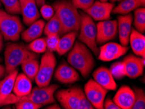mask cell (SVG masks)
<instances>
[{
  "label": "cell",
  "mask_w": 145,
  "mask_h": 109,
  "mask_svg": "<svg viewBox=\"0 0 145 109\" xmlns=\"http://www.w3.org/2000/svg\"><path fill=\"white\" fill-rule=\"evenodd\" d=\"M55 13L63 29V35L70 32H78L80 28L81 15L70 0H61L54 4Z\"/></svg>",
  "instance_id": "1"
},
{
  "label": "cell",
  "mask_w": 145,
  "mask_h": 109,
  "mask_svg": "<svg viewBox=\"0 0 145 109\" xmlns=\"http://www.w3.org/2000/svg\"><path fill=\"white\" fill-rule=\"evenodd\" d=\"M68 62L79 71L83 77L87 78L93 71L95 61L91 52L85 44L76 41L67 57Z\"/></svg>",
  "instance_id": "2"
},
{
  "label": "cell",
  "mask_w": 145,
  "mask_h": 109,
  "mask_svg": "<svg viewBox=\"0 0 145 109\" xmlns=\"http://www.w3.org/2000/svg\"><path fill=\"white\" fill-rule=\"evenodd\" d=\"M58 88L59 86L57 84H52L42 87L37 86L32 89L29 94L22 97H18L16 95L10 93L4 100L1 107L10 104H15L24 100L32 101L35 103L42 104V106L54 103H56L54 94Z\"/></svg>",
  "instance_id": "3"
},
{
  "label": "cell",
  "mask_w": 145,
  "mask_h": 109,
  "mask_svg": "<svg viewBox=\"0 0 145 109\" xmlns=\"http://www.w3.org/2000/svg\"><path fill=\"white\" fill-rule=\"evenodd\" d=\"M5 72L9 73L26 60L37 59L38 55L22 43H9L6 46L5 53Z\"/></svg>",
  "instance_id": "4"
},
{
  "label": "cell",
  "mask_w": 145,
  "mask_h": 109,
  "mask_svg": "<svg viewBox=\"0 0 145 109\" xmlns=\"http://www.w3.org/2000/svg\"><path fill=\"white\" fill-rule=\"evenodd\" d=\"M80 33L79 35V41L85 44L93 52L94 55L98 56L100 52L96 42L97 28L96 24L93 19L86 13H81Z\"/></svg>",
  "instance_id": "5"
},
{
  "label": "cell",
  "mask_w": 145,
  "mask_h": 109,
  "mask_svg": "<svg viewBox=\"0 0 145 109\" xmlns=\"http://www.w3.org/2000/svg\"><path fill=\"white\" fill-rule=\"evenodd\" d=\"M24 29L23 24L18 17L0 9V32L5 41L19 40Z\"/></svg>",
  "instance_id": "6"
},
{
  "label": "cell",
  "mask_w": 145,
  "mask_h": 109,
  "mask_svg": "<svg viewBox=\"0 0 145 109\" xmlns=\"http://www.w3.org/2000/svg\"><path fill=\"white\" fill-rule=\"evenodd\" d=\"M56 63V58L54 52L46 51L42 56L38 73L35 79L37 86L42 87L50 85Z\"/></svg>",
  "instance_id": "7"
},
{
  "label": "cell",
  "mask_w": 145,
  "mask_h": 109,
  "mask_svg": "<svg viewBox=\"0 0 145 109\" xmlns=\"http://www.w3.org/2000/svg\"><path fill=\"white\" fill-rule=\"evenodd\" d=\"M85 94L94 108L103 109L104 103L108 90L102 87L93 79H90L85 85Z\"/></svg>",
  "instance_id": "8"
},
{
  "label": "cell",
  "mask_w": 145,
  "mask_h": 109,
  "mask_svg": "<svg viewBox=\"0 0 145 109\" xmlns=\"http://www.w3.org/2000/svg\"><path fill=\"white\" fill-rule=\"evenodd\" d=\"M81 91L79 87L63 89L56 93V97L63 108L78 109Z\"/></svg>",
  "instance_id": "9"
},
{
  "label": "cell",
  "mask_w": 145,
  "mask_h": 109,
  "mask_svg": "<svg viewBox=\"0 0 145 109\" xmlns=\"http://www.w3.org/2000/svg\"><path fill=\"white\" fill-rule=\"evenodd\" d=\"M96 44H102L113 39L118 33V23L115 20L100 21L96 24Z\"/></svg>",
  "instance_id": "10"
},
{
  "label": "cell",
  "mask_w": 145,
  "mask_h": 109,
  "mask_svg": "<svg viewBox=\"0 0 145 109\" xmlns=\"http://www.w3.org/2000/svg\"><path fill=\"white\" fill-rule=\"evenodd\" d=\"M115 5L113 3L99 0L94 2L93 5L87 9L85 13L89 15L93 20L104 21L111 18V13Z\"/></svg>",
  "instance_id": "11"
},
{
  "label": "cell",
  "mask_w": 145,
  "mask_h": 109,
  "mask_svg": "<svg viewBox=\"0 0 145 109\" xmlns=\"http://www.w3.org/2000/svg\"><path fill=\"white\" fill-rule=\"evenodd\" d=\"M98 59L103 61H110L119 58L129 50L128 46L116 43H108L100 47Z\"/></svg>",
  "instance_id": "12"
},
{
  "label": "cell",
  "mask_w": 145,
  "mask_h": 109,
  "mask_svg": "<svg viewBox=\"0 0 145 109\" xmlns=\"http://www.w3.org/2000/svg\"><path fill=\"white\" fill-rule=\"evenodd\" d=\"M145 57H139L133 55H129L124 59L126 76L129 79H135L143 73Z\"/></svg>",
  "instance_id": "13"
},
{
  "label": "cell",
  "mask_w": 145,
  "mask_h": 109,
  "mask_svg": "<svg viewBox=\"0 0 145 109\" xmlns=\"http://www.w3.org/2000/svg\"><path fill=\"white\" fill-rule=\"evenodd\" d=\"M20 3L23 22L25 25L30 26L40 18V14L38 6L34 0H20Z\"/></svg>",
  "instance_id": "14"
},
{
  "label": "cell",
  "mask_w": 145,
  "mask_h": 109,
  "mask_svg": "<svg viewBox=\"0 0 145 109\" xmlns=\"http://www.w3.org/2000/svg\"><path fill=\"white\" fill-rule=\"evenodd\" d=\"M113 101L120 109H132L135 101L133 90L128 86H122L116 93Z\"/></svg>",
  "instance_id": "15"
},
{
  "label": "cell",
  "mask_w": 145,
  "mask_h": 109,
  "mask_svg": "<svg viewBox=\"0 0 145 109\" xmlns=\"http://www.w3.org/2000/svg\"><path fill=\"white\" fill-rule=\"evenodd\" d=\"M118 31L119 39L122 45L128 46L129 41V36L131 32L133 22V16L130 14L120 15L118 17Z\"/></svg>",
  "instance_id": "16"
},
{
  "label": "cell",
  "mask_w": 145,
  "mask_h": 109,
  "mask_svg": "<svg viewBox=\"0 0 145 109\" xmlns=\"http://www.w3.org/2000/svg\"><path fill=\"white\" fill-rule=\"evenodd\" d=\"M55 78L63 84H69L80 80V75L73 67L66 63H61L55 72Z\"/></svg>",
  "instance_id": "17"
},
{
  "label": "cell",
  "mask_w": 145,
  "mask_h": 109,
  "mask_svg": "<svg viewBox=\"0 0 145 109\" xmlns=\"http://www.w3.org/2000/svg\"><path fill=\"white\" fill-rule=\"evenodd\" d=\"M93 77L94 81L107 90H115L117 88V84L110 71L104 67H101L94 71Z\"/></svg>",
  "instance_id": "18"
},
{
  "label": "cell",
  "mask_w": 145,
  "mask_h": 109,
  "mask_svg": "<svg viewBox=\"0 0 145 109\" xmlns=\"http://www.w3.org/2000/svg\"><path fill=\"white\" fill-rule=\"evenodd\" d=\"M31 81L24 73L18 75L15 79L13 92L18 97H22L27 95L31 92Z\"/></svg>",
  "instance_id": "19"
},
{
  "label": "cell",
  "mask_w": 145,
  "mask_h": 109,
  "mask_svg": "<svg viewBox=\"0 0 145 109\" xmlns=\"http://www.w3.org/2000/svg\"><path fill=\"white\" fill-rule=\"evenodd\" d=\"M129 42L134 54L145 57V37L142 33L135 29H131Z\"/></svg>",
  "instance_id": "20"
},
{
  "label": "cell",
  "mask_w": 145,
  "mask_h": 109,
  "mask_svg": "<svg viewBox=\"0 0 145 109\" xmlns=\"http://www.w3.org/2000/svg\"><path fill=\"white\" fill-rule=\"evenodd\" d=\"M18 73V70L14 69L12 72L8 73L5 79L0 82V107L4 100L12 92Z\"/></svg>",
  "instance_id": "21"
},
{
  "label": "cell",
  "mask_w": 145,
  "mask_h": 109,
  "mask_svg": "<svg viewBox=\"0 0 145 109\" xmlns=\"http://www.w3.org/2000/svg\"><path fill=\"white\" fill-rule=\"evenodd\" d=\"M45 22L42 20H37L29 26V28L22 32V38L26 43H29L41 36L44 31Z\"/></svg>",
  "instance_id": "22"
},
{
  "label": "cell",
  "mask_w": 145,
  "mask_h": 109,
  "mask_svg": "<svg viewBox=\"0 0 145 109\" xmlns=\"http://www.w3.org/2000/svg\"><path fill=\"white\" fill-rule=\"evenodd\" d=\"M77 35H78V32H76V31L65 33L59 39L57 48L56 52L61 55L67 53L73 47L74 44L76 41Z\"/></svg>",
  "instance_id": "23"
},
{
  "label": "cell",
  "mask_w": 145,
  "mask_h": 109,
  "mask_svg": "<svg viewBox=\"0 0 145 109\" xmlns=\"http://www.w3.org/2000/svg\"><path fill=\"white\" fill-rule=\"evenodd\" d=\"M140 6H142V3L139 0H122L116 7L113 8L112 12L113 14L125 15Z\"/></svg>",
  "instance_id": "24"
},
{
  "label": "cell",
  "mask_w": 145,
  "mask_h": 109,
  "mask_svg": "<svg viewBox=\"0 0 145 109\" xmlns=\"http://www.w3.org/2000/svg\"><path fill=\"white\" fill-rule=\"evenodd\" d=\"M39 62L37 59H29L22 63V69L24 73L31 81H33L38 73Z\"/></svg>",
  "instance_id": "25"
},
{
  "label": "cell",
  "mask_w": 145,
  "mask_h": 109,
  "mask_svg": "<svg viewBox=\"0 0 145 109\" xmlns=\"http://www.w3.org/2000/svg\"><path fill=\"white\" fill-rule=\"evenodd\" d=\"M43 32L46 36L52 34H58L59 35H63L62 26H61V22L56 13L48 20V23L45 24Z\"/></svg>",
  "instance_id": "26"
},
{
  "label": "cell",
  "mask_w": 145,
  "mask_h": 109,
  "mask_svg": "<svg viewBox=\"0 0 145 109\" xmlns=\"http://www.w3.org/2000/svg\"><path fill=\"white\" fill-rule=\"evenodd\" d=\"M134 11L133 24L135 30L140 33H144L145 32V9L138 7Z\"/></svg>",
  "instance_id": "27"
},
{
  "label": "cell",
  "mask_w": 145,
  "mask_h": 109,
  "mask_svg": "<svg viewBox=\"0 0 145 109\" xmlns=\"http://www.w3.org/2000/svg\"><path fill=\"white\" fill-rule=\"evenodd\" d=\"M5 7L7 13L11 15L21 14L20 0H0Z\"/></svg>",
  "instance_id": "28"
},
{
  "label": "cell",
  "mask_w": 145,
  "mask_h": 109,
  "mask_svg": "<svg viewBox=\"0 0 145 109\" xmlns=\"http://www.w3.org/2000/svg\"><path fill=\"white\" fill-rule=\"evenodd\" d=\"M28 48L30 50L36 54H40V53L45 52L47 50L46 43L45 38H37L30 42V44L28 46Z\"/></svg>",
  "instance_id": "29"
},
{
  "label": "cell",
  "mask_w": 145,
  "mask_h": 109,
  "mask_svg": "<svg viewBox=\"0 0 145 109\" xmlns=\"http://www.w3.org/2000/svg\"><path fill=\"white\" fill-rule=\"evenodd\" d=\"M135 94V101L132 109H144L145 108V93L141 88L135 87L133 89Z\"/></svg>",
  "instance_id": "30"
},
{
  "label": "cell",
  "mask_w": 145,
  "mask_h": 109,
  "mask_svg": "<svg viewBox=\"0 0 145 109\" xmlns=\"http://www.w3.org/2000/svg\"><path fill=\"white\" fill-rule=\"evenodd\" d=\"M110 72L114 78L116 79H120L126 76L124 65L123 61L116 62L113 63L110 68Z\"/></svg>",
  "instance_id": "31"
},
{
  "label": "cell",
  "mask_w": 145,
  "mask_h": 109,
  "mask_svg": "<svg viewBox=\"0 0 145 109\" xmlns=\"http://www.w3.org/2000/svg\"><path fill=\"white\" fill-rule=\"evenodd\" d=\"M45 39L48 50L52 52H56L60 39V35L58 34L49 35Z\"/></svg>",
  "instance_id": "32"
},
{
  "label": "cell",
  "mask_w": 145,
  "mask_h": 109,
  "mask_svg": "<svg viewBox=\"0 0 145 109\" xmlns=\"http://www.w3.org/2000/svg\"><path fill=\"white\" fill-rule=\"evenodd\" d=\"M42 104L35 103L33 102L24 100L15 103V108L16 109H39L41 108Z\"/></svg>",
  "instance_id": "33"
},
{
  "label": "cell",
  "mask_w": 145,
  "mask_h": 109,
  "mask_svg": "<svg viewBox=\"0 0 145 109\" xmlns=\"http://www.w3.org/2000/svg\"><path fill=\"white\" fill-rule=\"evenodd\" d=\"M40 14L42 15L44 19L49 20L55 15V10L53 7L46 4H44L40 7Z\"/></svg>",
  "instance_id": "34"
},
{
  "label": "cell",
  "mask_w": 145,
  "mask_h": 109,
  "mask_svg": "<svg viewBox=\"0 0 145 109\" xmlns=\"http://www.w3.org/2000/svg\"><path fill=\"white\" fill-rule=\"evenodd\" d=\"M71 2L76 9L85 11L93 5L94 0H71Z\"/></svg>",
  "instance_id": "35"
},
{
  "label": "cell",
  "mask_w": 145,
  "mask_h": 109,
  "mask_svg": "<svg viewBox=\"0 0 145 109\" xmlns=\"http://www.w3.org/2000/svg\"><path fill=\"white\" fill-rule=\"evenodd\" d=\"M94 107L89 99L87 98L86 95L83 91H81L80 96V102H79L78 109H94Z\"/></svg>",
  "instance_id": "36"
},
{
  "label": "cell",
  "mask_w": 145,
  "mask_h": 109,
  "mask_svg": "<svg viewBox=\"0 0 145 109\" xmlns=\"http://www.w3.org/2000/svg\"><path fill=\"white\" fill-rule=\"evenodd\" d=\"M104 108L105 109H120L117 104L114 103L110 99H107L104 101Z\"/></svg>",
  "instance_id": "37"
},
{
  "label": "cell",
  "mask_w": 145,
  "mask_h": 109,
  "mask_svg": "<svg viewBox=\"0 0 145 109\" xmlns=\"http://www.w3.org/2000/svg\"><path fill=\"white\" fill-rule=\"evenodd\" d=\"M5 73V67L1 64H0V79H1Z\"/></svg>",
  "instance_id": "38"
},
{
  "label": "cell",
  "mask_w": 145,
  "mask_h": 109,
  "mask_svg": "<svg viewBox=\"0 0 145 109\" xmlns=\"http://www.w3.org/2000/svg\"><path fill=\"white\" fill-rule=\"evenodd\" d=\"M38 7H41L46 3V0H34Z\"/></svg>",
  "instance_id": "39"
},
{
  "label": "cell",
  "mask_w": 145,
  "mask_h": 109,
  "mask_svg": "<svg viewBox=\"0 0 145 109\" xmlns=\"http://www.w3.org/2000/svg\"><path fill=\"white\" fill-rule=\"evenodd\" d=\"M3 45V35H2V33L0 32V52H1L2 50Z\"/></svg>",
  "instance_id": "40"
},
{
  "label": "cell",
  "mask_w": 145,
  "mask_h": 109,
  "mask_svg": "<svg viewBox=\"0 0 145 109\" xmlns=\"http://www.w3.org/2000/svg\"><path fill=\"white\" fill-rule=\"evenodd\" d=\"M47 108H57V109H59L61 108L60 107H59V106H58L57 104H54V105H52V106H48Z\"/></svg>",
  "instance_id": "41"
},
{
  "label": "cell",
  "mask_w": 145,
  "mask_h": 109,
  "mask_svg": "<svg viewBox=\"0 0 145 109\" xmlns=\"http://www.w3.org/2000/svg\"><path fill=\"white\" fill-rule=\"evenodd\" d=\"M139 1L141 2L142 6H144L145 5V0H139Z\"/></svg>",
  "instance_id": "42"
},
{
  "label": "cell",
  "mask_w": 145,
  "mask_h": 109,
  "mask_svg": "<svg viewBox=\"0 0 145 109\" xmlns=\"http://www.w3.org/2000/svg\"><path fill=\"white\" fill-rule=\"evenodd\" d=\"M122 1V0H111V3H115V2H116V1Z\"/></svg>",
  "instance_id": "43"
},
{
  "label": "cell",
  "mask_w": 145,
  "mask_h": 109,
  "mask_svg": "<svg viewBox=\"0 0 145 109\" xmlns=\"http://www.w3.org/2000/svg\"><path fill=\"white\" fill-rule=\"evenodd\" d=\"M101 1H107V0H100Z\"/></svg>",
  "instance_id": "44"
},
{
  "label": "cell",
  "mask_w": 145,
  "mask_h": 109,
  "mask_svg": "<svg viewBox=\"0 0 145 109\" xmlns=\"http://www.w3.org/2000/svg\"><path fill=\"white\" fill-rule=\"evenodd\" d=\"M1 1H0V7H1Z\"/></svg>",
  "instance_id": "45"
}]
</instances>
